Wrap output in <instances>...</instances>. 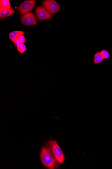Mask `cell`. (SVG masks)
Returning a JSON list of instances; mask_svg holds the SVG:
<instances>
[{
	"label": "cell",
	"instance_id": "obj_1",
	"mask_svg": "<svg viewBox=\"0 0 112 169\" xmlns=\"http://www.w3.org/2000/svg\"><path fill=\"white\" fill-rule=\"evenodd\" d=\"M40 158L42 164L46 168L50 169L59 168L58 162L56 159L51 146L50 145L47 144L42 148Z\"/></svg>",
	"mask_w": 112,
	"mask_h": 169
},
{
	"label": "cell",
	"instance_id": "obj_2",
	"mask_svg": "<svg viewBox=\"0 0 112 169\" xmlns=\"http://www.w3.org/2000/svg\"><path fill=\"white\" fill-rule=\"evenodd\" d=\"M46 142L51 146L54 155L59 163L62 164L64 163L65 157L56 141L53 140H50Z\"/></svg>",
	"mask_w": 112,
	"mask_h": 169
},
{
	"label": "cell",
	"instance_id": "obj_3",
	"mask_svg": "<svg viewBox=\"0 0 112 169\" xmlns=\"http://www.w3.org/2000/svg\"><path fill=\"white\" fill-rule=\"evenodd\" d=\"M43 7L51 15H54L60 11V5L54 0H45L42 4Z\"/></svg>",
	"mask_w": 112,
	"mask_h": 169
},
{
	"label": "cell",
	"instance_id": "obj_4",
	"mask_svg": "<svg viewBox=\"0 0 112 169\" xmlns=\"http://www.w3.org/2000/svg\"><path fill=\"white\" fill-rule=\"evenodd\" d=\"M36 3V1L34 0L24 1L18 7V11L22 15L30 13L33 10Z\"/></svg>",
	"mask_w": 112,
	"mask_h": 169
},
{
	"label": "cell",
	"instance_id": "obj_5",
	"mask_svg": "<svg viewBox=\"0 0 112 169\" xmlns=\"http://www.w3.org/2000/svg\"><path fill=\"white\" fill-rule=\"evenodd\" d=\"M21 21L24 25L28 26L35 25L37 24L35 15L31 12L22 15L21 17Z\"/></svg>",
	"mask_w": 112,
	"mask_h": 169
},
{
	"label": "cell",
	"instance_id": "obj_6",
	"mask_svg": "<svg viewBox=\"0 0 112 169\" xmlns=\"http://www.w3.org/2000/svg\"><path fill=\"white\" fill-rule=\"evenodd\" d=\"M35 14L38 19L40 21L50 20L52 16L42 6H39L36 9Z\"/></svg>",
	"mask_w": 112,
	"mask_h": 169
},
{
	"label": "cell",
	"instance_id": "obj_7",
	"mask_svg": "<svg viewBox=\"0 0 112 169\" xmlns=\"http://www.w3.org/2000/svg\"><path fill=\"white\" fill-rule=\"evenodd\" d=\"M15 13V11L13 9H0V17L1 19L7 17L11 16Z\"/></svg>",
	"mask_w": 112,
	"mask_h": 169
},
{
	"label": "cell",
	"instance_id": "obj_8",
	"mask_svg": "<svg viewBox=\"0 0 112 169\" xmlns=\"http://www.w3.org/2000/svg\"><path fill=\"white\" fill-rule=\"evenodd\" d=\"M24 34V32L22 31L12 32L9 34V38L12 41L14 42L20 34Z\"/></svg>",
	"mask_w": 112,
	"mask_h": 169
},
{
	"label": "cell",
	"instance_id": "obj_9",
	"mask_svg": "<svg viewBox=\"0 0 112 169\" xmlns=\"http://www.w3.org/2000/svg\"><path fill=\"white\" fill-rule=\"evenodd\" d=\"M104 59L103 58L100 52H98L96 53L94 56L93 59V62L95 64H99L104 60Z\"/></svg>",
	"mask_w": 112,
	"mask_h": 169
},
{
	"label": "cell",
	"instance_id": "obj_10",
	"mask_svg": "<svg viewBox=\"0 0 112 169\" xmlns=\"http://www.w3.org/2000/svg\"><path fill=\"white\" fill-rule=\"evenodd\" d=\"M0 6L1 9H11V3L9 0H1Z\"/></svg>",
	"mask_w": 112,
	"mask_h": 169
},
{
	"label": "cell",
	"instance_id": "obj_11",
	"mask_svg": "<svg viewBox=\"0 0 112 169\" xmlns=\"http://www.w3.org/2000/svg\"><path fill=\"white\" fill-rule=\"evenodd\" d=\"M17 50L19 52L23 54L27 50V48L24 44L20 43L17 47Z\"/></svg>",
	"mask_w": 112,
	"mask_h": 169
},
{
	"label": "cell",
	"instance_id": "obj_12",
	"mask_svg": "<svg viewBox=\"0 0 112 169\" xmlns=\"http://www.w3.org/2000/svg\"><path fill=\"white\" fill-rule=\"evenodd\" d=\"M100 52L104 60L110 57L109 53L107 50H103Z\"/></svg>",
	"mask_w": 112,
	"mask_h": 169
},
{
	"label": "cell",
	"instance_id": "obj_13",
	"mask_svg": "<svg viewBox=\"0 0 112 169\" xmlns=\"http://www.w3.org/2000/svg\"><path fill=\"white\" fill-rule=\"evenodd\" d=\"M21 43L24 44L25 42V38L24 34H21L19 36Z\"/></svg>",
	"mask_w": 112,
	"mask_h": 169
},
{
	"label": "cell",
	"instance_id": "obj_14",
	"mask_svg": "<svg viewBox=\"0 0 112 169\" xmlns=\"http://www.w3.org/2000/svg\"><path fill=\"white\" fill-rule=\"evenodd\" d=\"M19 36H18V37L15 40V41L13 42L14 45H15V46L16 47H17L18 45H19V44L21 43Z\"/></svg>",
	"mask_w": 112,
	"mask_h": 169
}]
</instances>
